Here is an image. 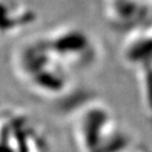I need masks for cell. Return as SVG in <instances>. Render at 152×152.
Instances as JSON below:
<instances>
[{"label":"cell","instance_id":"6da1fadb","mask_svg":"<svg viewBox=\"0 0 152 152\" xmlns=\"http://www.w3.org/2000/svg\"><path fill=\"white\" fill-rule=\"evenodd\" d=\"M77 141L83 152H98L115 135L112 114L102 105H89L77 120Z\"/></svg>","mask_w":152,"mask_h":152},{"label":"cell","instance_id":"7a4b0ae2","mask_svg":"<svg viewBox=\"0 0 152 152\" xmlns=\"http://www.w3.org/2000/svg\"><path fill=\"white\" fill-rule=\"evenodd\" d=\"M55 59L63 65L83 68L96 59V50L91 38L79 29H64L48 39Z\"/></svg>","mask_w":152,"mask_h":152},{"label":"cell","instance_id":"277c9868","mask_svg":"<svg viewBox=\"0 0 152 152\" xmlns=\"http://www.w3.org/2000/svg\"><path fill=\"white\" fill-rule=\"evenodd\" d=\"M141 88L143 94V102L147 109L152 114V64H145L141 66Z\"/></svg>","mask_w":152,"mask_h":152},{"label":"cell","instance_id":"3957f363","mask_svg":"<svg viewBox=\"0 0 152 152\" xmlns=\"http://www.w3.org/2000/svg\"><path fill=\"white\" fill-rule=\"evenodd\" d=\"M125 60L132 64L143 66L151 63L152 58V35H143L139 39H134L125 50Z\"/></svg>","mask_w":152,"mask_h":152}]
</instances>
